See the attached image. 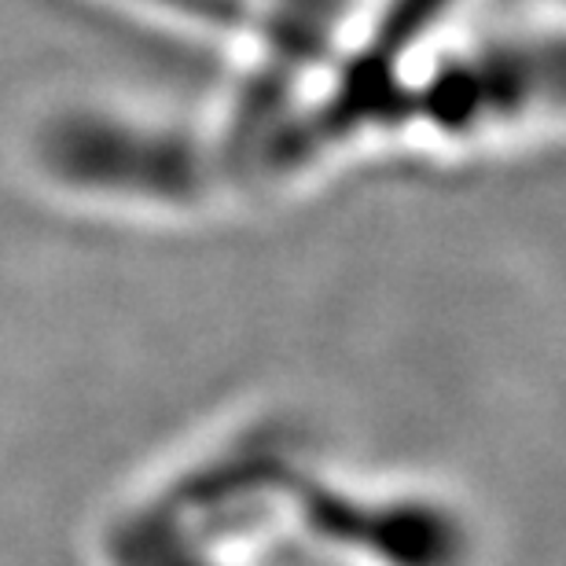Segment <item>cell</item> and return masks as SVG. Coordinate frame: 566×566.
Returning <instances> with one entry per match:
<instances>
[{
  "instance_id": "6da1fadb",
  "label": "cell",
  "mask_w": 566,
  "mask_h": 566,
  "mask_svg": "<svg viewBox=\"0 0 566 566\" xmlns=\"http://www.w3.org/2000/svg\"><path fill=\"white\" fill-rule=\"evenodd\" d=\"M27 166L55 196L147 218L210 210L243 185L232 137L104 99L44 111L27 133Z\"/></svg>"
},
{
  "instance_id": "3957f363",
  "label": "cell",
  "mask_w": 566,
  "mask_h": 566,
  "mask_svg": "<svg viewBox=\"0 0 566 566\" xmlns=\"http://www.w3.org/2000/svg\"><path fill=\"white\" fill-rule=\"evenodd\" d=\"M280 534L338 566H479V523L449 490L327 471L310 449L283 490Z\"/></svg>"
},
{
  "instance_id": "7a4b0ae2",
  "label": "cell",
  "mask_w": 566,
  "mask_h": 566,
  "mask_svg": "<svg viewBox=\"0 0 566 566\" xmlns=\"http://www.w3.org/2000/svg\"><path fill=\"white\" fill-rule=\"evenodd\" d=\"M276 537L273 460L221 427L115 496L93 526V566H254Z\"/></svg>"
},
{
  "instance_id": "277c9868",
  "label": "cell",
  "mask_w": 566,
  "mask_h": 566,
  "mask_svg": "<svg viewBox=\"0 0 566 566\" xmlns=\"http://www.w3.org/2000/svg\"><path fill=\"white\" fill-rule=\"evenodd\" d=\"M468 8L471 0H368L354 38H346L324 71V93L346 126L357 129L371 88L427 44L449 38V27Z\"/></svg>"
}]
</instances>
